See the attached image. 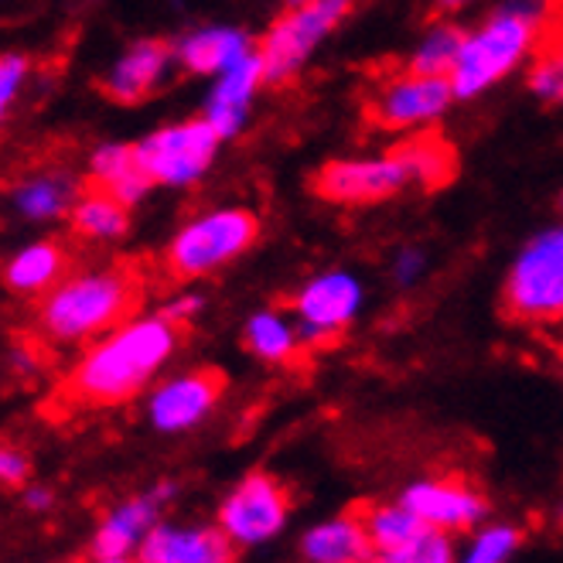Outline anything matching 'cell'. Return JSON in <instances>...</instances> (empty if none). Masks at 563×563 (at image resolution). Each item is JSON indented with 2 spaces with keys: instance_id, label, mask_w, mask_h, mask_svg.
I'll list each match as a JSON object with an SVG mask.
<instances>
[{
  "instance_id": "cell-1",
  "label": "cell",
  "mask_w": 563,
  "mask_h": 563,
  "mask_svg": "<svg viewBox=\"0 0 563 563\" xmlns=\"http://www.w3.org/2000/svg\"><path fill=\"white\" fill-rule=\"evenodd\" d=\"M181 335L185 324L172 321L164 311L144 318L134 314L89 342L65 379V393L82 407H117L134 400L168 366V358L181 345Z\"/></svg>"
},
{
  "instance_id": "cell-2",
  "label": "cell",
  "mask_w": 563,
  "mask_h": 563,
  "mask_svg": "<svg viewBox=\"0 0 563 563\" xmlns=\"http://www.w3.org/2000/svg\"><path fill=\"white\" fill-rule=\"evenodd\" d=\"M563 0H506L478 31L465 35L451 73L457 99H472L506 79L516 65L556 42Z\"/></svg>"
},
{
  "instance_id": "cell-3",
  "label": "cell",
  "mask_w": 563,
  "mask_h": 563,
  "mask_svg": "<svg viewBox=\"0 0 563 563\" xmlns=\"http://www.w3.org/2000/svg\"><path fill=\"white\" fill-rule=\"evenodd\" d=\"M144 301V284L134 267H96L62 277L38 308V328L58 345L96 342L130 321Z\"/></svg>"
},
{
  "instance_id": "cell-4",
  "label": "cell",
  "mask_w": 563,
  "mask_h": 563,
  "mask_svg": "<svg viewBox=\"0 0 563 563\" xmlns=\"http://www.w3.org/2000/svg\"><path fill=\"white\" fill-rule=\"evenodd\" d=\"M260 236V222L250 209H212L185 222L164 250V271L172 280H198L243 256Z\"/></svg>"
},
{
  "instance_id": "cell-5",
  "label": "cell",
  "mask_w": 563,
  "mask_h": 563,
  "mask_svg": "<svg viewBox=\"0 0 563 563\" xmlns=\"http://www.w3.org/2000/svg\"><path fill=\"white\" fill-rule=\"evenodd\" d=\"M503 305L516 321L563 318V225L543 229L512 260Z\"/></svg>"
},
{
  "instance_id": "cell-6",
  "label": "cell",
  "mask_w": 563,
  "mask_h": 563,
  "mask_svg": "<svg viewBox=\"0 0 563 563\" xmlns=\"http://www.w3.org/2000/svg\"><path fill=\"white\" fill-rule=\"evenodd\" d=\"M349 11L352 0H308V4L287 8L256 45L267 82L290 79L311 58V52L349 18Z\"/></svg>"
},
{
  "instance_id": "cell-7",
  "label": "cell",
  "mask_w": 563,
  "mask_h": 563,
  "mask_svg": "<svg viewBox=\"0 0 563 563\" xmlns=\"http://www.w3.org/2000/svg\"><path fill=\"white\" fill-rule=\"evenodd\" d=\"M219 144L222 137L212 130V123L206 117H191L157 126L137 144V157L154 185L185 188L212 168Z\"/></svg>"
},
{
  "instance_id": "cell-8",
  "label": "cell",
  "mask_w": 563,
  "mask_h": 563,
  "mask_svg": "<svg viewBox=\"0 0 563 563\" xmlns=\"http://www.w3.org/2000/svg\"><path fill=\"white\" fill-rule=\"evenodd\" d=\"M407 185H413V172L396 147L376 157L331 161L311 178V191L331 206H376Z\"/></svg>"
},
{
  "instance_id": "cell-9",
  "label": "cell",
  "mask_w": 563,
  "mask_h": 563,
  "mask_svg": "<svg viewBox=\"0 0 563 563\" xmlns=\"http://www.w3.org/2000/svg\"><path fill=\"white\" fill-rule=\"evenodd\" d=\"M290 492L267 472L246 475L219 506V526L236 547H263L284 533Z\"/></svg>"
},
{
  "instance_id": "cell-10",
  "label": "cell",
  "mask_w": 563,
  "mask_h": 563,
  "mask_svg": "<svg viewBox=\"0 0 563 563\" xmlns=\"http://www.w3.org/2000/svg\"><path fill=\"white\" fill-rule=\"evenodd\" d=\"M362 305V287L352 274L331 271L311 277L294 294V318L305 349H324L355 321Z\"/></svg>"
},
{
  "instance_id": "cell-11",
  "label": "cell",
  "mask_w": 563,
  "mask_h": 563,
  "mask_svg": "<svg viewBox=\"0 0 563 563\" xmlns=\"http://www.w3.org/2000/svg\"><path fill=\"white\" fill-rule=\"evenodd\" d=\"M454 99L451 79L444 76H420L407 69L376 86L366 103V117L379 130H413L438 120Z\"/></svg>"
},
{
  "instance_id": "cell-12",
  "label": "cell",
  "mask_w": 563,
  "mask_h": 563,
  "mask_svg": "<svg viewBox=\"0 0 563 563\" xmlns=\"http://www.w3.org/2000/svg\"><path fill=\"white\" fill-rule=\"evenodd\" d=\"M225 393L222 369H188L164 379L147 396V420L161 434H181L202 423Z\"/></svg>"
},
{
  "instance_id": "cell-13",
  "label": "cell",
  "mask_w": 563,
  "mask_h": 563,
  "mask_svg": "<svg viewBox=\"0 0 563 563\" xmlns=\"http://www.w3.org/2000/svg\"><path fill=\"white\" fill-rule=\"evenodd\" d=\"M178 485L175 482H157L151 492L130 495V499L117 503L103 519H99L92 533V560L99 556H130L137 553L144 537L161 522V512L175 503Z\"/></svg>"
},
{
  "instance_id": "cell-14",
  "label": "cell",
  "mask_w": 563,
  "mask_h": 563,
  "mask_svg": "<svg viewBox=\"0 0 563 563\" xmlns=\"http://www.w3.org/2000/svg\"><path fill=\"white\" fill-rule=\"evenodd\" d=\"M400 503L417 512V519L441 533L478 529L488 516L485 495L457 478H420L400 492Z\"/></svg>"
},
{
  "instance_id": "cell-15",
  "label": "cell",
  "mask_w": 563,
  "mask_h": 563,
  "mask_svg": "<svg viewBox=\"0 0 563 563\" xmlns=\"http://www.w3.org/2000/svg\"><path fill=\"white\" fill-rule=\"evenodd\" d=\"M236 543L225 529L202 522H157L144 537L141 563H236Z\"/></svg>"
},
{
  "instance_id": "cell-16",
  "label": "cell",
  "mask_w": 563,
  "mask_h": 563,
  "mask_svg": "<svg viewBox=\"0 0 563 563\" xmlns=\"http://www.w3.org/2000/svg\"><path fill=\"white\" fill-rule=\"evenodd\" d=\"M175 65V45L161 38H141L130 45L103 76V92L120 107L144 103L154 96Z\"/></svg>"
},
{
  "instance_id": "cell-17",
  "label": "cell",
  "mask_w": 563,
  "mask_h": 563,
  "mask_svg": "<svg viewBox=\"0 0 563 563\" xmlns=\"http://www.w3.org/2000/svg\"><path fill=\"white\" fill-rule=\"evenodd\" d=\"M267 82V73H263V62L256 52H250L246 58H240L236 65H229L222 76H216V86L206 99V120L212 123V130L229 141L236 137L246 126L250 107L256 99V89Z\"/></svg>"
},
{
  "instance_id": "cell-18",
  "label": "cell",
  "mask_w": 563,
  "mask_h": 563,
  "mask_svg": "<svg viewBox=\"0 0 563 563\" xmlns=\"http://www.w3.org/2000/svg\"><path fill=\"white\" fill-rule=\"evenodd\" d=\"M305 563H369L376 556L366 519L358 512L331 516L301 537Z\"/></svg>"
},
{
  "instance_id": "cell-19",
  "label": "cell",
  "mask_w": 563,
  "mask_h": 563,
  "mask_svg": "<svg viewBox=\"0 0 563 563\" xmlns=\"http://www.w3.org/2000/svg\"><path fill=\"white\" fill-rule=\"evenodd\" d=\"M250 52L256 48L240 27H198L175 45V62L191 76H222Z\"/></svg>"
},
{
  "instance_id": "cell-20",
  "label": "cell",
  "mask_w": 563,
  "mask_h": 563,
  "mask_svg": "<svg viewBox=\"0 0 563 563\" xmlns=\"http://www.w3.org/2000/svg\"><path fill=\"white\" fill-rule=\"evenodd\" d=\"M89 178L96 188L120 198L126 209L137 206L154 188V181L147 178L144 164L137 157V144H99L89 154Z\"/></svg>"
},
{
  "instance_id": "cell-21",
  "label": "cell",
  "mask_w": 563,
  "mask_h": 563,
  "mask_svg": "<svg viewBox=\"0 0 563 563\" xmlns=\"http://www.w3.org/2000/svg\"><path fill=\"white\" fill-rule=\"evenodd\" d=\"M76 198H79V188L69 172H35L11 188V206L27 222L69 219Z\"/></svg>"
},
{
  "instance_id": "cell-22",
  "label": "cell",
  "mask_w": 563,
  "mask_h": 563,
  "mask_svg": "<svg viewBox=\"0 0 563 563\" xmlns=\"http://www.w3.org/2000/svg\"><path fill=\"white\" fill-rule=\"evenodd\" d=\"M69 267V253L55 240L31 243L4 263V284L14 294H48Z\"/></svg>"
},
{
  "instance_id": "cell-23",
  "label": "cell",
  "mask_w": 563,
  "mask_h": 563,
  "mask_svg": "<svg viewBox=\"0 0 563 563\" xmlns=\"http://www.w3.org/2000/svg\"><path fill=\"white\" fill-rule=\"evenodd\" d=\"M69 225L79 240H92V243H113L120 240L126 229H130V209L113 198L103 188H89L79 191L76 206L69 212Z\"/></svg>"
},
{
  "instance_id": "cell-24",
  "label": "cell",
  "mask_w": 563,
  "mask_h": 563,
  "mask_svg": "<svg viewBox=\"0 0 563 563\" xmlns=\"http://www.w3.org/2000/svg\"><path fill=\"white\" fill-rule=\"evenodd\" d=\"M243 345L250 349V355H256L260 362H271V366H290L305 349L301 331L280 311H256L243 328Z\"/></svg>"
},
{
  "instance_id": "cell-25",
  "label": "cell",
  "mask_w": 563,
  "mask_h": 563,
  "mask_svg": "<svg viewBox=\"0 0 563 563\" xmlns=\"http://www.w3.org/2000/svg\"><path fill=\"white\" fill-rule=\"evenodd\" d=\"M407 164H410V172H413V185H423V188H441L454 178L457 172V164H454V151L441 141V137H410L404 141L400 147Z\"/></svg>"
},
{
  "instance_id": "cell-26",
  "label": "cell",
  "mask_w": 563,
  "mask_h": 563,
  "mask_svg": "<svg viewBox=\"0 0 563 563\" xmlns=\"http://www.w3.org/2000/svg\"><path fill=\"white\" fill-rule=\"evenodd\" d=\"M362 519H366V529H369V540H373V550L376 553L404 547V543H410L413 537H420L423 529H427L417 519V512L407 509L400 499L386 503V506H376L369 512H362Z\"/></svg>"
},
{
  "instance_id": "cell-27",
  "label": "cell",
  "mask_w": 563,
  "mask_h": 563,
  "mask_svg": "<svg viewBox=\"0 0 563 563\" xmlns=\"http://www.w3.org/2000/svg\"><path fill=\"white\" fill-rule=\"evenodd\" d=\"M461 45H465V31L457 24H438L427 31V38L417 45L413 58H410V69L420 76H444L451 79L454 73V62L461 55Z\"/></svg>"
},
{
  "instance_id": "cell-28",
  "label": "cell",
  "mask_w": 563,
  "mask_h": 563,
  "mask_svg": "<svg viewBox=\"0 0 563 563\" xmlns=\"http://www.w3.org/2000/svg\"><path fill=\"white\" fill-rule=\"evenodd\" d=\"M522 533L516 526L495 522V526H478V533L465 547V553L454 556V563H509L512 553L519 550Z\"/></svg>"
},
{
  "instance_id": "cell-29",
  "label": "cell",
  "mask_w": 563,
  "mask_h": 563,
  "mask_svg": "<svg viewBox=\"0 0 563 563\" xmlns=\"http://www.w3.org/2000/svg\"><path fill=\"white\" fill-rule=\"evenodd\" d=\"M369 563H454V543H451V533L427 526L410 543L396 550H383Z\"/></svg>"
},
{
  "instance_id": "cell-30",
  "label": "cell",
  "mask_w": 563,
  "mask_h": 563,
  "mask_svg": "<svg viewBox=\"0 0 563 563\" xmlns=\"http://www.w3.org/2000/svg\"><path fill=\"white\" fill-rule=\"evenodd\" d=\"M529 89L543 103H563V38L543 45L529 65Z\"/></svg>"
},
{
  "instance_id": "cell-31",
  "label": "cell",
  "mask_w": 563,
  "mask_h": 563,
  "mask_svg": "<svg viewBox=\"0 0 563 563\" xmlns=\"http://www.w3.org/2000/svg\"><path fill=\"white\" fill-rule=\"evenodd\" d=\"M27 73H31V62L21 52L0 55V126H4V120L11 117L18 96L27 82Z\"/></svg>"
},
{
  "instance_id": "cell-32",
  "label": "cell",
  "mask_w": 563,
  "mask_h": 563,
  "mask_svg": "<svg viewBox=\"0 0 563 563\" xmlns=\"http://www.w3.org/2000/svg\"><path fill=\"white\" fill-rule=\"evenodd\" d=\"M31 475V461L24 451L18 448H8V444H0V485H8V488H21Z\"/></svg>"
},
{
  "instance_id": "cell-33",
  "label": "cell",
  "mask_w": 563,
  "mask_h": 563,
  "mask_svg": "<svg viewBox=\"0 0 563 563\" xmlns=\"http://www.w3.org/2000/svg\"><path fill=\"white\" fill-rule=\"evenodd\" d=\"M202 305H206V301H202V297H198V294H178V297H172V301L164 305L161 311L168 314L172 321H178V324H185V328H188V324H191V318H195L198 311H202Z\"/></svg>"
},
{
  "instance_id": "cell-34",
  "label": "cell",
  "mask_w": 563,
  "mask_h": 563,
  "mask_svg": "<svg viewBox=\"0 0 563 563\" xmlns=\"http://www.w3.org/2000/svg\"><path fill=\"white\" fill-rule=\"evenodd\" d=\"M423 271V253L420 250H404L396 256V280L400 284H413Z\"/></svg>"
},
{
  "instance_id": "cell-35",
  "label": "cell",
  "mask_w": 563,
  "mask_h": 563,
  "mask_svg": "<svg viewBox=\"0 0 563 563\" xmlns=\"http://www.w3.org/2000/svg\"><path fill=\"white\" fill-rule=\"evenodd\" d=\"M21 503H24V509H31V512H48V509L55 506V492L45 488V485H27L24 495H21Z\"/></svg>"
},
{
  "instance_id": "cell-36",
  "label": "cell",
  "mask_w": 563,
  "mask_h": 563,
  "mask_svg": "<svg viewBox=\"0 0 563 563\" xmlns=\"http://www.w3.org/2000/svg\"><path fill=\"white\" fill-rule=\"evenodd\" d=\"M434 4H438L441 11H457V8H465V4H472V0H434Z\"/></svg>"
},
{
  "instance_id": "cell-37",
  "label": "cell",
  "mask_w": 563,
  "mask_h": 563,
  "mask_svg": "<svg viewBox=\"0 0 563 563\" xmlns=\"http://www.w3.org/2000/svg\"><path fill=\"white\" fill-rule=\"evenodd\" d=\"M92 563H141V560L137 556H99Z\"/></svg>"
},
{
  "instance_id": "cell-38",
  "label": "cell",
  "mask_w": 563,
  "mask_h": 563,
  "mask_svg": "<svg viewBox=\"0 0 563 563\" xmlns=\"http://www.w3.org/2000/svg\"><path fill=\"white\" fill-rule=\"evenodd\" d=\"M294 4H308V0H287V8H294Z\"/></svg>"
},
{
  "instance_id": "cell-39",
  "label": "cell",
  "mask_w": 563,
  "mask_h": 563,
  "mask_svg": "<svg viewBox=\"0 0 563 563\" xmlns=\"http://www.w3.org/2000/svg\"><path fill=\"white\" fill-rule=\"evenodd\" d=\"M556 206H560V212H563V195H560V198H556Z\"/></svg>"
}]
</instances>
